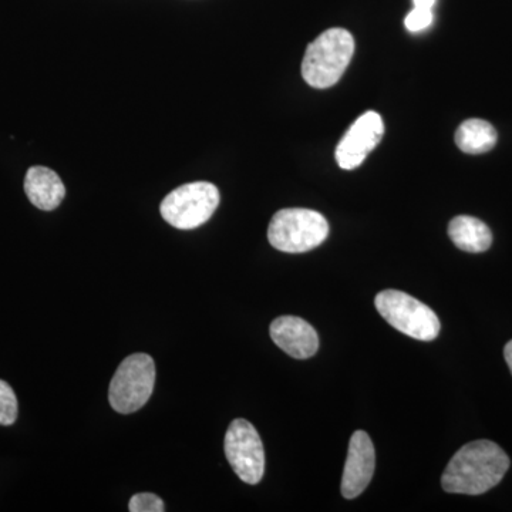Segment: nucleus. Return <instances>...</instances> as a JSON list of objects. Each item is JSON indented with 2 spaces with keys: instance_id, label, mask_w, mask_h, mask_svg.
Instances as JSON below:
<instances>
[{
  "instance_id": "1",
  "label": "nucleus",
  "mask_w": 512,
  "mask_h": 512,
  "mask_svg": "<svg viewBox=\"0 0 512 512\" xmlns=\"http://www.w3.org/2000/svg\"><path fill=\"white\" fill-rule=\"evenodd\" d=\"M510 464V457L498 444L473 441L451 458L441 477V487L451 494H484L501 483Z\"/></svg>"
},
{
  "instance_id": "2",
  "label": "nucleus",
  "mask_w": 512,
  "mask_h": 512,
  "mask_svg": "<svg viewBox=\"0 0 512 512\" xmlns=\"http://www.w3.org/2000/svg\"><path fill=\"white\" fill-rule=\"evenodd\" d=\"M355 55V39L348 30H326L306 49L302 76L315 89H328L342 79Z\"/></svg>"
},
{
  "instance_id": "3",
  "label": "nucleus",
  "mask_w": 512,
  "mask_h": 512,
  "mask_svg": "<svg viewBox=\"0 0 512 512\" xmlns=\"http://www.w3.org/2000/svg\"><path fill=\"white\" fill-rule=\"evenodd\" d=\"M329 224L318 211L286 208L276 212L268 228L269 244L286 254H302L323 244Z\"/></svg>"
},
{
  "instance_id": "4",
  "label": "nucleus",
  "mask_w": 512,
  "mask_h": 512,
  "mask_svg": "<svg viewBox=\"0 0 512 512\" xmlns=\"http://www.w3.org/2000/svg\"><path fill=\"white\" fill-rule=\"evenodd\" d=\"M156 384V363L146 353H136L121 362L110 382V406L117 413L137 412L150 400Z\"/></svg>"
},
{
  "instance_id": "5",
  "label": "nucleus",
  "mask_w": 512,
  "mask_h": 512,
  "mask_svg": "<svg viewBox=\"0 0 512 512\" xmlns=\"http://www.w3.org/2000/svg\"><path fill=\"white\" fill-rule=\"evenodd\" d=\"M375 305L389 325L410 338L430 342L439 336L441 325L436 313L407 293L387 289L376 296Z\"/></svg>"
},
{
  "instance_id": "6",
  "label": "nucleus",
  "mask_w": 512,
  "mask_h": 512,
  "mask_svg": "<svg viewBox=\"0 0 512 512\" xmlns=\"http://www.w3.org/2000/svg\"><path fill=\"white\" fill-rule=\"evenodd\" d=\"M220 205V191L214 184L190 183L171 191L161 202L160 212L171 227L195 229L205 224Z\"/></svg>"
},
{
  "instance_id": "7",
  "label": "nucleus",
  "mask_w": 512,
  "mask_h": 512,
  "mask_svg": "<svg viewBox=\"0 0 512 512\" xmlns=\"http://www.w3.org/2000/svg\"><path fill=\"white\" fill-rule=\"evenodd\" d=\"M225 456L244 483L255 485L265 473L264 444L249 421L237 419L225 434Z\"/></svg>"
},
{
  "instance_id": "8",
  "label": "nucleus",
  "mask_w": 512,
  "mask_h": 512,
  "mask_svg": "<svg viewBox=\"0 0 512 512\" xmlns=\"http://www.w3.org/2000/svg\"><path fill=\"white\" fill-rule=\"evenodd\" d=\"M384 134V124L380 114L367 111L350 126L348 133L336 148V163L343 170H355L372 153Z\"/></svg>"
},
{
  "instance_id": "9",
  "label": "nucleus",
  "mask_w": 512,
  "mask_h": 512,
  "mask_svg": "<svg viewBox=\"0 0 512 512\" xmlns=\"http://www.w3.org/2000/svg\"><path fill=\"white\" fill-rule=\"evenodd\" d=\"M376 467V453L366 431H356L349 443L348 458L342 478V495L348 500L359 497L372 481Z\"/></svg>"
},
{
  "instance_id": "10",
  "label": "nucleus",
  "mask_w": 512,
  "mask_h": 512,
  "mask_svg": "<svg viewBox=\"0 0 512 512\" xmlns=\"http://www.w3.org/2000/svg\"><path fill=\"white\" fill-rule=\"evenodd\" d=\"M269 332L275 345L295 359H309L318 352V333L312 325L298 316H281L275 319Z\"/></svg>"
},
{
  "instance_id": "11",
  "label": "nucleus",
  "mask_w": 512,
  "mask_h": 512,
  "mask_svg": "<svg viewBox=\"0 0 512 512\" xmlns=\"http://www.w3.org/2000/svg\"><path fill=\"white\" fill-rule=\"evenodd\" d=\"M25 192L29 201L42 211H53L66 197V188L59 175L50 168H29L25 178Z\"/></svg>"
},
{
  "instance_id": "12",
  "label": "nucleus",
  "mask_w": 512,
  "mask_h": 512,
  "mask_svg": "<svg viewBox=\"0 0 512 512\" xmlns=\"http://www.w3.org/2000/svg\"><path fill=\"white\" fill-rule=\"evenodd\" d=\"M448 237L458 249L470 254H480L490 249L493 244V232L484 224L468 215L451 220L448 225Z\"/></svg>"
},
{
  "instance_id": "13",
  "label": "nucleus",
  "mask_w": 512,
  "mask_h": 512,
  "mask_svg": "<svg viewBox=\"0 0 512 512\" xmlns=\"http://www.w3.org/2000/svg\"><path fill=\"white\" fill-rule=\"evenodd\" d=\"M497 138L493 124L481 119L464 121L456 131L457 147L466 154H484L493 150Z\"/></svg>"
},
{
  "instance_id": "14",
  "label": "nucleus",
  "mask_w": 512,
  "mask_h": 512,
  "mask_svg": "<svg viewBox=\"0 0 512 512\" xmlns=\"http://www.w3.org/2000/svg\"><path fill=\"white\" fill-rule=\"evenodd\" d=\"M18 419V399L8 383L0 380V426H12Z\"/></svg>"
},
{
  "instance_id": "15",
  "label": "nucleus",
  "mask_w": 512,
  "mask_h": 512,
  "mask_svg": "<svg viewBox=\"0 0 512 512\" xmlns=\"http://www.w3.org/2000/svg\"><path fill=\"white\" fill-rule=\"evenodd\" d=\"M131 512H163L165 510L163 500L156 494L141 493L133 495L128 504Z\"/></svg>"
},
{
  "instance_id": "16",
  "label": "nucleus",
  "mask_w": 512,
  "mask_h": 512,
  "mask_svg": "<svg viewBox=\"0 0 512 512\" xmlns=\"http://www.w3.org/2000/svg\"><path fill=\"white\" fill-rule=\"evenodd\" d=\"M433 10L414 8L404 19V26L409 32L419 33L433 23Z\"/></svg>"
},
{
  "instance_id": "17",
  "label": "nucleus",
  "mask_w": 512,
  "mask_h": 512,
  "mask_svg": "<svg viewBox=\"0 0 512 512\" xmlns=\"http://www.w3.org/2000/svg\"><path fill=\"white\" fill-rule=\"evenodd\" d=\"M414 8L433 10L436 0H413Z\"/></svg>"
},
{
  "instance_id": "18",
  "label": "nucleus",
  "mask_w": 512,
  "mask_h": 512,
  "mask_svg": "<svg viewBox=\"0 0 512 512\" xmlns=\"http://www.w3.org/2000/svg\"><path fill=\"white\" fill-rule=\"evenodd\" d=\"M505 362H507L508 367H510L512 373V340L505 345L504 349Z\"/></svg>"
}]
</instances>
